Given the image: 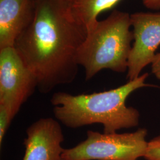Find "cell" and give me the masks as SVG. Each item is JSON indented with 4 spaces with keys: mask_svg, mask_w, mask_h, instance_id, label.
<instances>
[{
    "mask_svg": "<svg viewBox=\"0 0 160 160\" xmlns=\"http://www.w3.org/2000/svg\"><path fill=\"white\" fill-rule=\"evenodd\" d=\"M120 0H67L75 18L89 31L98 22L97 17L114 7Z\"/></svg>",
    "mask_w": 160,
    "mask_h": 160,
    "instance_id": "9",
    "label": "cell"
},
{
    "mask_svg": "<svg viewBox=\"0 0 160 160\" xmlns=\"http://www.w3.org/2000/svg\"><path fill=\"white\" fill-rule=\"evenodd\" d=\"M147 131L139 129L130 133L87 132L85 140L64 148L62 160H138L147 148Z\"/></svg>",
    "mask_w": 160,
    "mask_h": 160,
    "instance_id": "4",
    "label": "cell"
},
{
    "mask_svg": "<svg viewBox=\"0 0 160 160\" xmlns=\"http://www.w3.org/2000/svg\"><path fill=\"white\" fill-rule=\"evenodd\" d=\"M152 72L155 77L160 80V52L157 53L151 63Z\"/></svg>",
    "mask_w": 160,
    "mask_h": 160,
    "instance_id": "12",
    "label": "cell"
},
{
    "mask_svg": "<svg viewBox=\"0 0 160 160\" xmlns=\"http://www.w3.org/2000/svg\"><path fill=\"white\" fill-rule=\"evenodd\" d=\"M131 26L130 14L114 10L87 32L77 53V62L84 68L87 81L105 69L120 73L128 71L133 40Z\"/></svg>",
    "mask_w": 160,
    "mask_h": 160,
    "instance_id": "3",
    "label": "cell"
},
{
    "mask_svg": "<svg viewBox=\"0 0 160 160\" xmlns=\"http://www.w3.org/2000/svg\"><path fill=\"white\" fill-rule=\"evenodd\" d=\"M143 158L147 160H160V135L148 142Z\"/></svg>",
    "mask_w": 160,
    "mask_h": 160,
    "instance_id": "11",
    "label": "cell"
},
{
    "mask_svg": "<svg viewBox=\"0 0 160 160\" xmlns=\"http://www.w3.org/2000/svg\"><path fill=\"white\" fill-rule=\"evenodd\" d=\"M148 76L145 73L123 86L104 92L78 95L55 92L51 98L55 119L72 129L101 124L104 133L137 126L139 113L128 107L126 101L133 92L148 86L145 83Z\"/></svg>",
    "mask_w": 160,
    "mask_h": 160,
    "instance_id": "2",
    "label": "cell"
},
{
    "mask_svg": "<svg viewBox=\"0 0 160 160\" xmlns=\"http://www.w3.org/2000/svg\"><path fill=\"white\" fill-rule=\"evenodd\" d=\"M133 43L128 59L127 78L133 80L151 64L160 45V13L135 12L131 14Z\"/></svg>",
    "mask_w": 160,
    "mask_h": 160,
    "instance_id": "6",
    "label": "cell"
},
{
    "mask_svg": "<svg viewBox=\"0 0 160 160\" xmlns=\"http://www.w3.org/2000/svg\"><path fill=\"white\" fill-rule=\"evenodd\" d=\"M36 0H0V49L14 47L34 15Z\"/></svg>",
    "mask_w": 160,
    "mask_h": 160,
    "instance_id": "8",
    "label": "cell"
},
{
    "mask_svg": "<svg viewBox=\"0 0 160 160\" xmlns=\"http://www.w3.org/2000/svg\"><path fill=\"white\" fill-rule=\"evenodd\" d=\"M143 5L152 10L160 9V0H142Z\"/></svg>",
    "mask_w": 160,
    "mask_h": 160,
    "instance_id": "13",
    "label": "cell"
},
{
    "mask_svg": "<svg viewBox=\"0 0 160 160\" xmlns=\"http://www.w3.org/2000/svg\"><path fill=\"white\" fill-rule=\"evenodd\" d=\"M66 1H67V0H66Z\"/></svg>",
    "mask_w": 160,
    "mask_h": 160,
    "instance_id": "14",
    "label": "cell"
},
{
    "mask_svg": "<svg viewBox=\"0 0 160 160\" xmlns=\"http://www.w3.org/2000/svg\"><path fill=\"white\" fill-rule=\"evenodd\" d=\"M87 34L66 0H36L31 22L18 37L14 48L46 94L74 81L77 53Z\"/></svg>",
    "mask_w": 160,
    "mask_h": 160,
    "instance_id": "1",
    "label": "cell"
},
{
    "mask_svg": "<svg viewBox=\"0 0 160 160\" xmlns=\"http://www.w3.org/2000/svg\"><path fill=\"white\" fill-rule=\"evenodd\" d=\"M26 133L23 160H62L64 136L56 119L40 118L32 123Z\"/></svg>",
    "mask_w": 160,
    "mask_h": 160,
    "instance_id": "7",
    "label": "cell"
},
{
    "mask_svg": "<svg viewBox=\"0 0 160 160\" xmlns=\"http://www.w3.org/2000/svg\"><path fill=\"white\" fill-rule=\"evenodd\" d=\"M14 116L7 106L0 104V145L3 142L4 137Z\"/></svg>",
    "mask_w": 160,
    "mask_h": 160,
    "instance_id": "10",
    "label": "cell"
},
{
    "mask_svg": "<svg viewBox=\"0 0 160 160\" xmlns=\"http://www.w3.org/2000/svg\"><path fill=\"white\" fill-rule=\"evenodd\" d=\"M38 88V82L14 47L0 49V104L15 117Z\"/></svg>",
    "mask_w": 160,
    "mask_h": 160,
    "instance_id": "5",
    "label": "cell"
}]
</instances>
